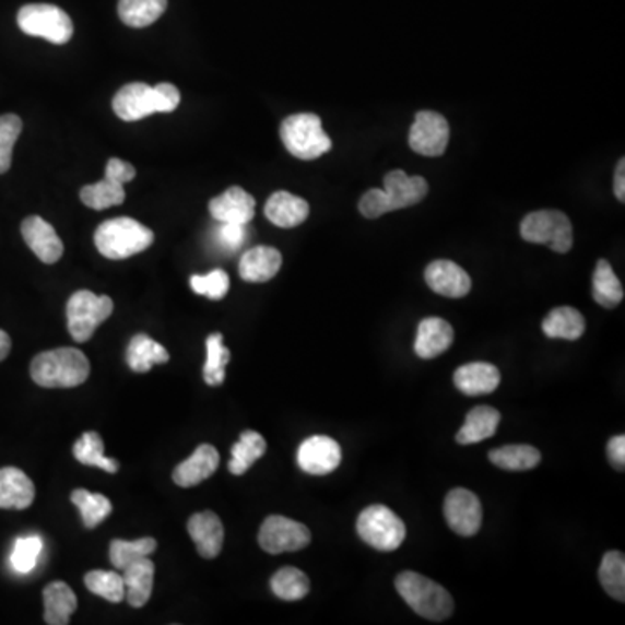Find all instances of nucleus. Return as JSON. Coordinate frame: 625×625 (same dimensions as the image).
<instances>
[{
	"instance_id": "51",
	"label": "nucleus",
	"mask_w": 625,
	"mask_h": 625,
	"mask_svg": "<svg viewBox=\"0 0 625 625\" xmlns=\"http://www.w3.org/2000/svg\"><path fill=\"white\" fill-rule=\"evenodd\" d=\"M9 353H11V338L8 332L0 330V362L8 358Z\"/></svg>"
},
{
	"instance_id": "1",
	"label": "nucleus",
	"mask_w": 625,
	"mask_h": 625,
	"mask_svg": "<svg viewBox=\"0 0 625 625\" xmlns=\"http://www.w3.org/2000/svg\"><path fill=\"white\" fill-rule=\"evenodd\" d=\"M90 374V359L75 347L44 351L31 365L32 379L43 388H75L84 385Z\"/></svg>"
},
{
	"instance_id": "47",
	"label": "nucleus",
	"mask_w": 625,
	"mask_h": 625,
	"mask_svg": "<svg viewBox=\"0 0 625 625\" xmlns=\"http://www.w3.org/2000/svg\"><path fill=\"white\" fill-rule=\"evenodd\" d=\"M105 178L110 179V181L120 182V185H126V182L132 181V179L135 178L134 165L114 156V158H110L108 164H106Z\"/></svg>"
},
{
	"instance_id": "41",
	"label": "nucleus",
	"mask_w": 625,
	"mask_h": 625,
	"mask_svg": "<svg viewBox=\"0 0 625 625\" xmlns=\"http://www.w3.org/2000/svg\"><path fill=\"white\" fill-rule=\"evenodd\" d=\"M85 588L110 603L126 600V583L117 571L94 570L84 577Z\"/></svg>"
},
{
	"instance_id": "12",
	"label": "nucleus",
	"mask_w": 625,
	"mask_h": 625,
	"mask_svg": "<svg viewBox=\"0 0 625 625\" xmlns=\"http://www.w3.org/2000/svg\"><path fill=\"white\" fill-rule=\"evenodd\" d=\"M343 452L335 439L329 436H311L297 450V464L312 476H326L341 465Z\"/></svg>"
},
{
	"instance_id": "2",
	"label": "nucleus",
	"mask_w": 625,
	"mask_h": 625,
	"mask_svg": "<svg viewBox=\"0 0 625 625\" xmlns=\"http://www.w3.org/2000/svg\"><path fill=\"white\" fill-rule=\"evenodd\" d=\"M155 240L152 229L132 217H115L97 226L94 233L96 249L106 259L132 258L135 253L149 249Z\"/></svg>"
},
{
	"instance_id": "49",
	"label": "nucleus",
	"mask_w": 625,
	"mask_h": 625,
	"mask_svg": "<svg viewBox=\"0 0 625 625\" xmlns=\"http://www.w3.org/2000/svg\"><path fill=\"white\" fill-rule=\"evenodd\" d=\"M606 452H609L610 462H612L613 468L617 471H624L625 469V436L618 435L613 436L609 441V447H606Z\"/></svg>"
},
{
	"instance_id": "11",
	"label": "nucleus",
	"mask_w": 625,
	"mask_h": 625,
	"mask_svg": "<svg viewBox=\"0 0 625 625\" xmlns=\"http://www.w3.org/2000/svg\"><path fill=\"white\" fill-rule=\"evenodd\" d=\"M445 520L461 536H473L482 529L483 509L476 495L465 488L448 492L445 499Z\"/></svg>"
},
{
	"instance_id": "40",
	"label": "nucleus",
	"mask_w": 625,
	"mask_h": 625,
	"mask_svg": "<svg viewBox=\"0 0 625 625\" xmlns=\"http://www.w3.org/2000/svg\"><path fill=\"white\" fill-rule=\"evenodd\" d=\"M232 353L224 346L223 335L211 334L208 338V359L203 365V379L209 386H221L226 377Z\"/></svg>"
},
{
	"instance_id": "36",
	"label": "nucleus",
	"mask_w": 625,
	"mask_h": 625,
	"mask_svg": "<svg viewBox=\"0 0 625 625\" xmlns=\"http://www.w3.org/2000/svg\"><path fill=\"white\" fill-rule=\"evenodd\" d=\"M70 499L79 507L85 529H96L97 524H102L114 509L108 497L102 494H91L84 488L73 491Z\"/></svg>"
},
{
	"instance_id": "42",
	"label": "nucleus",
	"mask_w": 625,
	"mask_h": 625,
	"mask_svg": "<svg viewBox=\"0 0 625 625\" xmlns=\"http://www.w3.org/2000/svg\"><path fill=\"white\" fill-rule=\"evenodd\" d=\"M44 542L40 536H22L14 542L13 553H11V566L16 574H31L37 566L38 556L43 553Z\"/></svg>"
},
{
	"instance_id": "13",
	"label": "nucleus",
	"mask_w": 625,
	"mask_h": 625,
	"mask_svg": "<svg viewBox=\"0 0 625 625\" xmlns=\"http://www.w3.org/2000/svg\"><path fill=\"white\" fill-rule=\"evenodd\" d=\"M111 106L115 115L126 122H135L146 119L150 115L161 114L155 87L143 82L123 85L122 90L115 94Z\"/></svg>"
},
{
	"instance_id": "33",
	"label": "nucleus",
	"mask_w": 625,
	"mask_h": 625,
	"mask_svg": "<svg viewBox=\"0 0 625 625\" xmlns=\"http://www.w3.org/2000/svg\"><path fill=\"white\" fill-rule=\"evenodd\" d=\"M167 0H119V16L127 26L144 28L165 13Z\"/></svg>"
},
{
	"instance_id": "27",
	"label": "nucleus",
	"mask_w": 625,
	"mask_h": 625,
	"mask_svg": "<svg viewBox=\"0 0 625 625\" xmlns=\"http://www.w3.org/2000/svg\"><path fill=\"white\" fill-rule=\"evenodd\" d=\"M76 610V595L64 582H51L44 589V621L49 625L70 624Z\"/></svg>"
},
{
	"instance_id": "20",
	"label": "nucleus",
	"mask_w": 625,
	"mask_h": 625,
	"mask_svg": "<svg viewBox=\"0 0 625 625\" xmlns=\"http://www.w3.org/2000/svg\"><path fill=\"white\" fill-rule=\"evenodd\" d=\"M453 343V329L444 318H424L418 323L415 353L418 358L432 359L444 355Z\"/></svg>"
},
{
	"instance_id": "14",
	"label": "nucleus",
	"mask_w": 625,
	"mask_h": 625,
	"mask_svg": "<svg viewBox=\"0 0 625 625\" xmlns=\"http://www.w3.org/2000/svg\"><path fill=\"white\" fill-rule=\"evenodd\" d=\"M22 235L26 246L46 264H55L63 256V241L58 233L40 216L26 217L22 223Z\"/></svg>"
},
{
	"instance_id": "48",
	"label": "nucleus",
	"mask_w": 625,
	"mask_h": 625,
	"mask_svg": "<svg viewBox=\"0 0 625 625\" xmlns=\"http://www.w3.org/2000/svg\"><path fill=\"white\" fill-rule=\"evenodd\" d=\"M155 91L158 105H161V114H170L178 108L179 103H181V94H179L176 85L164 82V84L155 85Z\"/></svg>"
},
{
	"instance_id": "10",
	"label": "nucleus",
	"mask_w": 625,
	"mask_h": 625,
	"mask_svg": "<svg viewBox=\"0 0 625 625\" xmlns=\"http://www.w3.org/2000/svg\"><path fill=\"white\" fill-rule=\"evenodd\" d=\"M450 127L445 117L435 111H418L410 127L409 144L418 155L439 156L447 150Z\"/></svg>"
},
{
	"instance_id": "6",
	"label": "nucleus",
	"mask_w": 625,
	"mask_h": 625,
	"mask_svg": "<svg viewBox=\"0 0 625 625\" xmlns=\"http://www.w3.org/2000/svg\"><path fill=\"white\" fill-rule=\"evenodd\" d=\"M114 312V300L96 296L91 291H79L68 299V332L76 343H87L103 321Z\"/></svg>"
},
{
	"instance_id": "5",
	"label": "nucleus",
	"mask_w": 625,
	"mask_h": 625,
	"mask_svg": "<svg viewBox=\"0 0 625 625\" xmlns=\"http://www.w3.org/2000/svg\"><path fill=\"white\" fill-rule=\"evenodd\" d=\"M356 530L362 541L382 553L397 551L406 536L405 523L389 507L380 504L359 512Z\"/></svg>"
},
{
	"instance_id": "28",
	"label": "nucleus",
	"mask_w": 625,
	"mask_h": 625,
	"mask_svg": "<svg viewBox=\"0 0 625 625\" xmlns=\"http://www.w3.org/2000/svg\"><path fill=\"white\" fill-rule=\"evenodd\" d=\"M169 351L144 334L134 335L127 347V364L138 374H146L153 365L167 364Z\"/></svg>"
},
{
	"instance_id": "16",
	"label": "nucleus",
	"mask_w": 625,
	"mask_h": 625,
	"mask_svg": "<svg viewBox=\"0 0 625 625\" xmlns=\"http://www.w3.org/2000/svg\"><path fill=\"white\" fill-rule=\"evenodd\" d=\"M426 282L439 296L459 299L471 291V279L456 262L439 259L426 268Z\"/></svg>"
},
{
	"instance_id": "15",
	"label": "nucleus",
	"mask_w": 625,
	"mask_h": 625,
	"mask_svg": "<svg viewBox=\"0 0 625 625\" xmlns=\"http://www.w3.org/2000/svg\"><path fill=\"white\" fill-rule=\"evenodd\" d=\"M209 211L220 223L249 224L256 214V200L244 188L232 187L209 202Z\"/></svg>"
},
{
	"instance_id": "45",
	"label": "nucleus",
	"mask_w": 625,
	"mask_h": 625,
	"mask_svg": "<svg viewBox=\"0 0 625 625\" xmlns=\"http://www.w3.org/2000/svg\"><path fill=\"white\" fill-rule=\"evenodd\" d=\"M358 209L368 220H376V217L385 216V214L391 212L388 194H386L385 190H379V188L368 190L359 200Z\"/></svg>"
},
{
	"instance_id": "32",
	"label": "nucleus",
	"mask_w": 625,
	"mask_h": 625,
	"mask_svg": "<svg viewBox=\"0 0 625 625\" xmlns=\"http://www.w3.org/2000/svg\"><path fill=\"white\" fill-rule=\"evenodd\" d=\"M492 464L506 471H530L541 462V452L530 445H506L488 453Z\"/></svg>"
},
{
	"instance_id": "24",
	"label": "nucleus",
	"mask_w": 625,
	"mask_h": 625,
	"mask_svg": "<svg viewBox=\"0 0 625 625\" xmlns=\"http://www.w3.org/2000/svg\"><path fill=\"white\" fill-rule=\"evenodd\" d=\"M264 214L271 223L279 228H294L305 223L309 216V205L306 200L288 193V191H276L268 199Z\"/></svg>"
},
{
	"instance_id": "39",
	"label": "nucleus",
	"mask_w": 625,
	"mask_h": 625,
	"mask_svg": "<svg viewBox=\"0 0 625 625\" xmlns=\"http://www.w3.org/2000/svg\"><path fill=\"white\" fill-rule=\"evenodd\" d=\"M156 550V541L152 536H143L140 541H122L115 539L110 544V562L115 568L126 570L127 566L141 558H149Z\"/></svg>"
},
{
	"instance_id": "43",
	"label": "nucleus",
	"mask_w": 625,
	"mask_h": 625,
	"mask_svg": "<svg viewBox=\"0 0 625 625\" xmlns=\"http://www.w3.org/2000/svg\"><path fill=\"white\" fill-rule=\"evenodd\" d=\"M22 131L23 122L17 115H0V174H5L11 169L14 144Z\"/></svg>"
},
{
	"instance_id": "22",
	"label": "nucleus",
	"mask_w": 625,
	"mask_h": 625,
	"mask_svg": "<svg viewBox=\"0 0 625 625\" xmlns=\"http://www.w3.org/2000/svg\"><path fill=\"white\" fill-rule=\"evenodd\" d=\"M282 268V253L275 247L259 246L241 256L238 273L249 283H264Z\"/></svg>"
},
{
	"instance_id": "3",
	"label": "nucleus",
	"mask_w": 625,
	"mask_h": 625,
	"mask_svg": "<svg viewBox=\"0 0 625 625\" xmlns=\"http://www.w3.org/2000/svg\"><path fill=\"white\" fill-rule=\"evenodd\" d=\"M394 588L410 609L427 621L441 622L453 613L450 592L424 575L403 571L394 579Z\"/></svg>"
},
{
	"instance_id": "8",
	"label": "nucleus",
	"mask_w": 625,
	"mask_h": 625,
	"mask_svg": "<svg viewBox=\"0 0 625 625\" xmlns=\"http://www.w3.org/2000/svg\"><path fill=\"white\" fill-rule=\"evenodd\" d=\"M521 237L541 244L554 252L565 253L574 246V229L566 214L559 211H536L521 221Z\"/></svg>"
},
{
	"instance_id": "4",
	"label": "nucleus",
	"mask_w": 625,
	"mask_h": 625,
	"mask_svg": "<svg viewBox=\"0 0 625 625\" xmlns=\"http://www.w3.org/2000/svg\"><path fill=\"white\" fill-rule=\"evenodd\" d=\"M280 135L288 153L300 161H315L332 149V141L315 114L291 115L283 120Z\"/></svg>"
},
{
	"instance_id": "30",
	"label": "nucleus",
	"mask_w": 625,
	"mask_h": 625,
	"mask_svg": "<svg viewBox=\"0 0 625 625\" xmlns=\"http://www.w3.org/2000/svg\"><path fill=\"white\" fill-rule=\"evenodd\" d=\"M592 297L603 308H615L624 299V288L609 261H598L592 276Z\"/></svg>"
},
{
	"instance_id": "31",
	"label": "nucleus",
	"mask_w": 625,
	"mask_h": 625,
	"mask_svg": "<svg viewBox=\"0 0 625 625\" xmlns=\"http://www.w3.org/2000/svg\"><path fill=\"white\" fill-rule=\"evenodd\" d=\"M267 453V441L259 433L244 432L237 444L232 447V461H229V473L241 476L249 471L253 462L259 461Z\"/></svg>"
},
{
	"instance_id": "37",
	"label": "nucleus",
	"mask_w": 625,
	"mask_h": 625,
	"mask_svg": "<svg viewBox=\"0 0 625 625\" xmlns=\"http://www.w3.org/2000/svg\"><path fill=\"white\" fill-rule=\"evenodd\" d=\"M81 200L84 205L94 211H105V209L120 205L126 200V190L120 182L103 178L102 181L82 188Z\"/></svg>"
},
{
	"instance_id": "38",
	"label": "nucleus",
	"mask_w": 625,
	"mask_h": 625,
	"mask_svg": "<svg viewBox=\"0 0 625 625\" xmlns=\"http://www.w3.org/2000/svg\"><path fill=\"white\" fill-rule=\"evenodd\" d=\"M600 582L613 600L625 601V556L618 551H609L601 559Z\"/></svg>"
},
{
	"instance_id": "18",
	"label": "nucleus",
	"mask_w": 625,
	"mask_h": 625,
	"mask_svg": "<svg viewBox=\"0 0 625 625\" xmlns=\"http://www.w3.org/2000/svg\"><path fill=\"white\" fill-rule=\"evenodd\" d=\"M453 385L465 397H482L494 393L500 385L499 368L485 362L462 365L453 374Z\"/></svg>"
},
{
	"instance_id": "17",
	"label": "nucleus",
	"mask_w": 625,
	"mask_h": 625,
	"mask_svg": "<svg viewBox=\"0 0 625 625\" xmlns=\"http://www.w3.org/2000/svg\"><path fill=\"white\" fill-rule=\"evenodd\" d=\"M188 532L202 558H216L223 550L224 529L216 512L203 511L191 516Z\"/></svg>"
},
{
	"instance_id": "50",
	"label": "nucleus",
	"mask_w": 625,
	"mask_h": 625,
	"mask_svg": "<svg viewBox=\"0 0 625 625\" xmlns=\"http://www.w3.org/2000/svg\"><path fill=\"white\" fill-rule=\"evenodd\" d=\"M624 176H625V161L622 158L618 162L617 170H615V197H617L621 202H624L625 197V185H624Z\"/></svg>"
},
{
	"instance_id": "35",
	"label": "nucleus",
	"mask_w": 625,
	"mask_h": 625,
	"mask_svg": "<svg viewBox=\"0 0 625 625\" xmlns=\"http://www.w3.org/2000/svg\"><path fill=\"white\" fill-rule=\"evenodd\" d=\"M271 591L283 601H299L308 595L309 579L305 571L294 566H285L270 580Z\"/></svg>"
},
{
	"instance_id": "44",
	"label": "nucleus",
	"mask_w": 625,
	"mask_h": 625,
	"mask_svg": "<svg viewBox=\"0 0 625 625\" xmlns=\"http://www.w3.org/2000/svg\"><path fill=\"white\" fill-rule=\"evenodd\" d=\"M191 288L199 296L212 300L223 299L229 291V276L226 271L212 270L208 275H193L190 279Z\"/></svg>"
},
{
	"instance_id": "25",
	"label": "nucleus",
	"mask_w": 625,
	"mask_h": 625,
	"mask_svg": "<svg viewBox=\"0 0 625 625\" xmlns=\"http://www.w3.org/2000/svg\"><path fill=\"white\" fill-rule=\"evenodd\" d=\"M123 583H126V600L134 609H141L149 603L153 591V577L155 565L152 559L141 558L123 570Z\"/></svg>"
},
{
	"instance_id": "34",
	"label": "nucleus",
	"mask_w": 625,
	"mask_h": 625,
	"mask_svg": "<svg viewBox=\"0 0 625 625\" xmlns=\"http://www.w3.org/2000/svg\"><path fill=\"white\" fill-rule=\"evenodd\" d=\"M73 456L81 464L94 465L106 473L115 474L119 471V462L105 456V445L97 433H84L81 438L76 439V444L73 445Z\"/></svg>"
},
{
	"instance_id": "19",
	"label": "nucleus",
	"mask_w": 625,
	"mask_h": 625,
	"mask_svg": "<svg viewBox=\"0 0 625 625\" xmlns=\"http://www.w3.org/2000/svg\"><path fill=\"white\" fill-rule=\"evenodd\" d=\"M220 465V452L212 445H200L188 461L174 469V483L182 488L199 485L216 473Z\"/></svg>"
},
{
	"instance_id": "21",
	"label": "nucleus",
	"mask_w": 625,
	"mask_h": 625,
	"mask_svg": "<svg viewBox=\"0 0 625 625\" xmlns=\"http://www.w3.org/2000/svg\"><path fill=\"white\" fill-rule=\"evenodd\" d=\"M35 500V485L22 469H0V509H26Z\"/></svg>"
},
{
	"instance_id": "46",
	"label": "nucleus",
	"mask_w": 625,
	"mask_h": 625,
	"mask_svg": "<svg viewBox=\"0 0 625 625\" xmlns=\"http://www.w3.org/2000/svg\"><path fill=\"white\" fill-rule=\"evenodd\" d=\"M246 237V224L221 223L220 229H217V241H220L221 247L229 250V252L240 249Z\"/></svg>"
},
{
	"instance_id": "7",
	"label": "nucleus",
	"mask_w": 625,
	"mask_h": 625,
	"mask_svg": "<svg viewBox=\"0 0 625 625\" xmlns=\"http://www.w3.org/2000/svg\"><path fill=\"white\" fill-rule=\"evenodd\" d=\"M23 34L46 38L49 43L67 44L73 35V23L63 9L52 4L23 5L17 13Z\"/></svg>"
},
{
	"instance_id": "23",
	"label": "nucleus",
	"mask_w": 625,
	"mask_h": 625,
	"mask_svg": "<svg viewBox=\"0 0 625 625\" xmlns=\"http://www.w3.org/2000/svg\"><path fill=\"white\" fill-rule=\"evenodd\" d=\"M391 211L410 208L421 202L427 194V181L421 176H406L403 170H391L385 178Z\"/></svg>"
},
{
	"instance_id": "9",
	"label": "nucleus",
	"mask_w": 625,
	"mask_h": 625,
	"mask_svg": "<svg viewBox=\"0 0 625 625\" xmlns=\"http://www.w3.org/2000/svg\"><path fill=\"white\" fill-rule=\"evenodd\" d=\"M311 542V532L285 516H268L259 530V545L270 554L294 553Z\"/></svg>"
},
{
	"instance_id": "29",
	"label": "nucleus",
	"mask_w": 625,
	"mask_h": 625,
	"mask_svg": "<svg viewBox=\"0 0 625 625\" xmlns=\"http://www.w3.org/2000/svg\"><path fill=\"white\" fill-rule=\"evenodd\" d=\"M542 330L550 339L577 341L586 332V320H583L582 312L577 309L562 306V308L553 309L545 317Z\"/></svg>"
},
{
	"instance_id": "26",
	"label": "nucleus",
	"mask_w": 625,
	"mask_h": 625,
	"mask_svg": "<svg viewBox=\"0 0 625 625\" xmlns=\"http://www.w3.org/2000/svg\"><path fill=\"white\" fill-rule=\"evenodd\" d=\"M500 423V412L494 406H476L469 412L464 426L457 433V444H480L483 439L492 438L497 433Z\"/></svg>"
}]
</instances>
